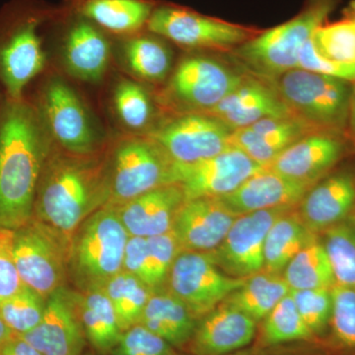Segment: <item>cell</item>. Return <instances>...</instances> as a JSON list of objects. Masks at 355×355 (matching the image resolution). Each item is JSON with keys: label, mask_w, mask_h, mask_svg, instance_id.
I'll return each mask as SVG.
<instances>
[{"label": "cell", "mask_w": 355, "mask_h": 355, "mask_svg": "<svg viewBox=\"0 0 355 355\" xmlns=\"http://www.w3.org/2000/svg\"><path fill=\"white\" fill-rule=\"evenodd\" d=\"M55 146L36 105L6 99L0 110V229L15 230L34 214L44 162Z\"/></svg>", "instance_id": "obj_1"}, {"label": "cell", "mask_w": 355, "mask_h": 355, "mask_svg": "<svg viewBox=\"0 0 355 355\" xmlns=\"http://www.w3.org/2000/svg\"><path fill=\"white\" fill-rule=\"evenodd\" d=\"M109 200L108 156L70 153L55 144L42 170L33 216L71 245L80 224Z\"/></svg>", "instance_id": "obj_2"}, {"label": "cell", "mask_w": 355, "mask_h": 355, "mask_svg": "<svg viewBox=\"0 0 355 355\" xmlns=\"http://www.w3.org/2000/svg\"><path fill=\"white\" fill-rule=\"evenodd\" d=\"M48 11L29 1L6 7L0 13V83L7 99L18 101L43 71L46 53L40 30Z\"/></svg>", "instance_id": "obj_3"}, {"label": "cell", "mask_w": 355, "mask_h": 355, "mask_svg": "<svg viewBox=\"0 0 355 355\" xmlns=\"http://www.w3.org/2000/svg\"><path fill=\"white\" fill-rule=\"evenodd\" d=\"M130 234L116 207L105 205L80 224L70 245L69 266L83 291L103 287L123 270Z\"/></svg>", "instance_id": "obj_4"}, {"label": "cell", "mask_w": 355, "mask_h": 355, "mask_svg": "<svg viewBox=\"0 0 355 355\" xmlns=\"http://www.w3.org/2000/svg\"><path fill=\"white\" fill-rule=\"evenodd\" d=\"M335 6L336 0H307L298 15L242 44L238 55L259 76L279 78L297 69L303 46L324 25Z\"/></svg>", "instance_id": "obj_5"}, {"label": "cell", "mask_w": 355, "mask_h": 355, "mask_svg": "<svg viewBox=\"0 0 355 355\" xmlns=\"http://www.w3.org/2000/svg\"><path fill=\"white\" fill-rule=\"evenodd\" d=\"M108 163L110 200L107 205L111 207L174 184V161L146 135L119 140L108 156Z\"/></svg>", "instance_id": "obj_6"}, {"label": "cell", "mask_w": 355, "mask_h": 355, "mask_svg": "<svg viewBox=\"0 0 355 355\" xmlns=\"http://www.w3.org/2000/svg\"><path fill=\"white\" fill-rule=\"evenodd\" d=\"M279 78L277 90L298 118L328 132H338L347 123L352 83L300 69Z\"/></svg>", "instance_id": "obj_7"}, {"label": "cell", "mask_w": 355, "mask_h": 355, "mask_svg": "<svg viewBox=\"0 0 355 355\" xmlns=\"http://www.w3.org/2000/svg\"><path fill=\"white\" fill-rule=\"evenodd\" d=\"M70 243L33 216L13 230V257L26 286L46 299L64 286L69 266Z\"/></svg>", "instance_id": "obj_8"}, {"label": "cell", "mask_w": 355, "mask_h": 355, "mask_svg": "<svg viewBox=\"0 0 355 355\" xmlns=\"http://www.w3.org/2000/svg\"><path fill=\"white\" fill-rule=\"evenodd\" d=\"M36 106L58 147L81 155L102 151L101 133L69 84L51 78L42 89Z\"/></svg>", "instance_id": "obj_9"}, {"label": "cell", "mask_w": 355, "mask_h": 355, "mask_svg": "<svg viewBox=\"0 0 355 355\" xmlns=\"http://www.w3.org/2000/svg\"><path fill=\"white\" fill-rule=\"evenodd\" d=\"M245 279L222 272L209 253L182 252L168 275V291L181 300L196 319L209 314L221 304Z\"/></svg>", "instance_id": "obj_10"}, {"label": "cell", "mask_w": 355, "mask_h": 355, "mask_svg": "<svg viewBox=\"0 0 355 355\" xmlns=\"http://www.w3.org/2000/svg\"><path fill=\"white\" fill-rule=\"evenodd\" d=\"M146 29L161 38L191 49H228L241 46L257 35L251 28L173 4L156 6Z\"/></svg>", "instance_id": "obj_11"}, {"label": "cell", "mask_w": 355, "mask_h": 355, "mask_svg": "<svg viewBox=\"0 0 355 355\" xmlns=\"http://www.w3.org/2000/svg\"><path fill=\"white\" fill-rule=\"evenodd\" d=\"M234 130L216 116L189 112L147 133L176 164L190 165L214 157L230 146Z\"/></svg>", "instance_id": "obj_12"}, {"label": "cell", "mask_w": 355, "mask_h": 355, "mask_svg": "<svg viewBox=\"0 0 355 355\" xmlns=\"http://www.w3.org/2000/svg\"><path fill=\"white\" fill-rule=\"evenodd\" d=\"M295 207H277L238 216L221 244L209 252L212 260L222 272L237 279H247L263 272L268 231L282 214Z\"/></svg>", "instance_id": "obj_13"}, {"label": "cell", "mask_w": 355, "mask_h": 355, "mask_svg": "<svg viewBox=\"0 0 355 355\" xmlns=\"http://www.w3.org/2000/svg\"><path fill=\"white\" fill-rule=\"evenodd\" d=\"M263 167L237 147L230 146L214 157L193 164L175 163L174 184L181 186L184 200L219 198L234 191Z\"/></svg>", "instance_id": "obj_14"}, {"label": "cell", "mask_w": 355, "mask_h": 355, "mask_svg": "<svg viewBox=\"0 0 355 355\" xmlns=\"http://www.w3.org/2000/svg\"><path fill=\"white\" fill-rule=\"evenodd\" d=\"M243 79L244 76L212 58H187L173 74L169 92L184 108L207 113L239 86Z\"/></svg>", "instance_id": "obj_15"}, {"label": "cell", "mask_w": 355, "mask_h": 355, "mask_svg": "<svg viewBox=\"0 0 355 355\" xmlns=\"http://www.w3.org/2000/svg\"><path fill=\"white\" fill-rule=\"evenodd\" d=\"M43 355H81L86 345L79 317L78 293L60 287L46 301L41 322L21 336Z\"/></svg>", "instance_id": "obj_16"}, {"label": "cell", "mask_w": 355, "mask_h": 355, "mask_svg": "<svg viewBox=\"0 0 355 355\" xmlns=\"http://www.w3.org/2000/svg\"><path fill=\"white\" fill-rule=\"evenodd\" d=\"M237 216L217 198L184 200L172 226L181 253L214 251L223 241Z\"/></svg>", "instance_id": "obj_17"}, {"label": "cell", "mask_w": 355, "mask_h": 355, "mask_svg": "<svg viewBox=\"0 0 355 355\" xmlns=\"http://www.w3.org/2000/svg\"><path fill=\"white\" fill-rule=\"evenodd\" d=\"M345 153V144L336 132H315L287 147L268 169L299 183L315 184L323 179Z\"/></svg>", "instance_id": "obj_18"}, {"label": "cell", "mask_w": 355, "mask_h": 355, "mask_svg": "<svg viewBox=\"0 0 355 355\" xmlns=\"http://www.w3.org/2000/svg\"><path fill=\"white\" fill-rule=\"evenodd\" d=\"M258 323L245 313L221 303L200 318L187 347L193 355H229L253 342Z\"/></svg>", "instance_id": "obj_19"}, {"label": "cell", "mask_w": 355, "mask_h": 355, "mask_svg": "<svg viewBox=\"0 0 355 355\" xmlns=\"http://www.w3.org/2000/svg\"><path fill=\"white\" fill-rule=\"evenodd\" d=\"M313 186L282 176L265 166L219 200L236 216H241L259 210L298 207Z\"/></svg>", "instance_id": "obj_20"}, {"label": "cell", "mask_w": 355, "mask_h": 355, "mask_svg": "<svg viewBox=\"0 0 355 355\" xmlns=\"http://www.w3.org/2000/svg\"><path fill=\"white\" fill-rule=\"evenodd\" d=\"M207 114L216 116L233 130L270 118L293 116L279 91L259 79L244 77L228 96Z\"/></svg>", "instance_id": "obj_21"}, {"label": "cell", "mask_w": 355, "mask_h": 355, "mask_svg": "<svg viewBox=\"0 0 355 355\" xmlns=\"http://www.w3.org/2000/svg\"><path fill=\"white\" fill-rule=\"evenodd\" d=\"M69 17L64 30V60L72 76L96 83L108 67L109 40L105 32L90 21L67 8Z\"/></svg>", "instance_id": "obj_22"}, {"label": "cell", "mask_w": 355, "mask_h": 355, "mask_svg": "<svg viewBox=\"0 0 355 355\" xmlns=\"http://www.w3.org/2000/svg\"><path fill=\"white\" fill-rule=\"evenodd\" d=\"M315 132L321 130L295 114L265 119L234 130L231 135L230 146L237 147L259 164L266 166L292 144Z\"/></svg>", "instance_id": "obj_23"}, {"label": "cell", "mask_w": 355, "mask_h": 355, "mask_svg": "<svg viewBox=\"0 0 355 355\" xmlns=\"http://www.w3.org/2000/svg\"><path fill=\"white\" fill-rule=\"evenodd\" d=\"M184 202L181 186L172 184L114 207L130 236L148 238L171 231L178 210Z\"/></svg>", "instance_id": "obj_24"}, {"label": "cell", "mask_w": 355, "mask_h": 355, "mask_svg": "<svg viewBox=\"0 0 355 355\" xmlns=\"http://www.w3.org/2000/svg\"><path fill=\"white\" fill-rule=\"evenodd\" d=\"M355 205V179L349 172L323 178L306 193L298 214L313 232H324L347 218Z\"/></svg>", "instance_id": "obj_25"}, {"label": "cell", "mask_w": 355, "mask_h": 355, "mask_svg": "<svg viewBox=\"0 0 355 355\" xmlns=\"http://www.w3.org/2000/svg\"><path fill=\"white\" fill-rule=\"evenodd\" d=\"M69 10L103 31L132 36L146 29L156 6L153 0H67Z\"/></svg>", "instance_id": "obj_26"}, {"label": "cell", "mask_w": 355, "mask_h": 355, "mask_svg": "<svg viewBox=\"0 0 355 355\" xmlns=\"http://www.w3.org/2000/svg\"><path fill=\"white\" fill-rule=\"evenodd\" d=\"M139 324L182 349L190 343L198 320L189 308L169 291H154L142 312Z\"/></svg>", "instance_id": "obj_27"}, {"label": "cell", "mask_w": 355, "mask_h": 355, "mask_svg": "<svg viewBox=\"0 0 355 355\" xmlns=\"http://www.w3.org/2000/svg\"><path fill=\"white\" fill-rule=\"evenodd\" d=\"M78 309L86 340L99 354H111L123 331L103 287L78 293Z\"/></svg>", "instance_id": "obj_28"}, {"label": "cell", "mask_w": 355, "mask_h": 355, "mask_svg": "<svg viewBox=\"0 0 355 355\" xmlns=\"http://www.w3.org/2000/svg\"><path fill=\"white\" fill-rule=\"evenodd\" d=\"M318 237L292 209L272 224L265 243L263 272L282 275L289 261L312 240Z\"/></svg>", "instance_id": "obj_29"}, {"label": "cell", "mask_w": 355, "mask_h": 355, "mask_svg": "<svg viewBox=\"0 0 355 355\" xmlns=\"http://www.w3.org/2000/svg\"><path fill=\"white\" fill-rule=\"evenodd\" d=\"M289 291L284 275L263 270L245 279L244 284L222 303L241 311L259 323Z\"/></svg>", "instance_id": "obj_30"}, {"label": "cell", "mask_w": 355, "mask_h": 355, "mask_svg": "<svg viewBox=\"0 0 355 355\" xmlns=\"http://www.w3.org/2000/svg\"><path fill=\"white\" fill-rule=\"evenodd\" d=\"M282 275L291 291L331 288L335 286L330 260L319 237L306 245L289 261Z\"/></svg>", "instance_id": "obj_31"}, {"label": "cell", "mask_w": 355, "mask_h": 355, "mask_svg": "<svg viewBox=\"0 0 355 355\" xmlns=\"http://www.w3.org/2000/svg\"><path fill=\"white\" fill-rule=\"evenodd\" d=\"M123 53L130 70L146 80H163L171 69V51L153 33L128 36Z\"/></svg>", "instance_id": "obj_32"}, {"label": "cell", "mask_w": 355, "mask_h": 355, "mask_svg": "<svg viewBox=\"0 0 355 355\" xmlns=\"http://www.w3.org/2000/svg\"><path fill=\"white\" fill-rule=\"evenodd\" d=\"M103 289L113 305L123 331L139 323L142 312L154 291L139 277L125 270L111 277Z\"/></svg>", "instance_id": "obj_33"}, {"label": "cell", "mask_w": 355, "mask_h": 355, "mask_svg": "<svg viewBox=\"0 0 355 355\" xmlns=\"http://www.w3.org/2000/svg\"><path fill=\"white\" fill-rule=\"evenodd\" d=\"M323 245L335 284L355 289V214L324 231Z\"/></svg>", "instance_id": "obj_34"}, {"label": "cell", "mask_w": 355, "mask_h": 355, "mask_svg": "<svg viewBox=\"0 0 355 355\" xmlns=\"http://www.w3.org/2000/svg\"><path fill=\"white\" fill-rule=\"evenodd\" d=\"M313 336L289 293L261 321L260 345L263 347L309 340Z\"/></svg>", "instance_id": "obj_35"}, {"label": "cell", "mask_w": 355, "mask_h": 355, "mask_svg": "<svg viewBox=\"0 0 355 355\" xmlns=\"http://www.w3.org/2000/svg\"><path fill=\"white\" fill-rule=\"evenodd\" d=\"M46 301V299L25 286L0 304V320L16 335H25L41 322Z\"/></svg>", "instance_id": "obj_36"}, {"label": "cell", "mask_w": 355, "mask_h": 355, "mask_svg": "<svg viewBox=\"0 0 355 355\" xmlns=\"http://www.w3.org/2000/svg\"><path fill=\"white\" fill-rule=\"evenodd\" d=\"M114 104L121 123L130 130H144L153 120V102L139 84L130 80L119 83L114 93Z\"/></svg>", "instance_id": "obj_37"}, {"label": "cell", "mask_w": 355, "mask_h": 355, "mask_svg": "<svg viewBox=\"0 0 355 355\" xmlns=\"http://www.w3.org/2000/svg\"><path fill=\"white\" fill-rule=\"evenodd\" d=\"M313 42L322 57L342 64H355V23L349 18L322 26L315 33Z\"/></svg>", "instance_id": "obj_38"}, {"label": "cell", "mask_w": 355, "mask_h": 355, "mask_svg": "<svg viewBox=\"0 0 355 355\" xmlns=\"http://www.w3.org/2000/svg\"><path fill=\"white\" fill-rule=\"evenodd\" d=\"M147 240L146 284L153 291H159L167 282L173 263L181 253L176 237L171 231L153 236Z\"/></svg>", "instance_id": "obj_39"}, {"label": "cell", "mask_w": 355, "mask_h": 355, "mask_svg": "<svg viewBox=\"0 0 355 355\" xmlns=\"http://www.w3.org/2000/svg\"><path fill=\"white\" fill-rule=\"evenodd\" d=\"M331 292L333 335L342 347L355 349V289L335 284Z\"/></svg>", "instance_id": "obj_40"}, {"label": "cell", "mask_w": 355, "mask_h": 355, "mask_svg": "<svg viewBox=\"0 0 355 355\" xmlns=\"http://www.w3.org/2000/svg\"><path fill=\"white\" fill-rule=\"evenodd\" d=\"M331 288L291 291L292 299L305 324L314 335L323 333L331 321Z\"/></svg>", "instance_id": "obj_41"}, {"label": "cell", "mask_w": 355, "mask_h": 355, "mask_svg": "<svg viewBox=\"0 0 355 355\" xmlns=\"http://www.w3.org/2000/svg\"><path fill=\"white\" fill-rule=\"evenodd\" d=\"M111 355H175L174 347L141 324L121 334Z\"/></svg>", "instance_id": "obj_42"}, {"label": "cell", "mask_w": 355, "mask_h": 355, "mask_svg": "<svg viewBox=\"0 0 355 355\" xmlns=\"http://www.w3.org/2000/svg\"><path fill=\"white\" fill-rule=\"evenodd\" d=\"M297 69L355 83V64H342L322 57L315 48L313 38L303 46L299 55Z\"/></svg>", "instance_id": "obj_43"}, {"label": "cell", "mask_w": 355, "mask_h": 355, "mask_svg": "<svg viewBox=\"0 0 355 355\" xmlns=\"http://www.w3.org/2000/svg\"><path fill=\"white\" fill-rule=\"evenodd\" d=\"M25 286L13 257V230L0 229V304Z\"/></svg>", "instance_id": "obj_44"}, {"label": "cell", "mask_w": 355, "mask_h": 355, "mask_svg": "<svg viewBox=\"0 0 355 355\" xmlns=\"http://www.w3.org/2000/svg\"><path fill=\"white\" fill-rule=\"evenodd\" d=\"M123 270L135 275L146 284L147 279V240L139 236H130L125 256Z\"/></svg>", "instance_id": "obj_45"}, {"label": "cell", "mask_w": 355, "mask_h": 355, "mask_svg": "<svg viewBox=\"0 0 355 355\" xmlns=\"http://www.w3.org/2000/svg\"><path fill=\"white\" fill-rule=\"evenodd\" d=\"M0 355H43L25 338L13 335L0 347Z\"/></svg>", "instance_id": "obj_46"}, {"label": "cell", "mask_w": 355, "mask_h": 355, "mask_svg": "<svg viewBox=\"0 0 355 355\" xmlns=\"http://www.w3.org/2000/svg\"><path fill=\"white\" fill-rule=\"evenodd\" d=\"M350 130L355 135V83L352 86V99H350L349 118H347Z\"/></svg>", "instance_id": "obj_47"}, {"label": "cell", "mask_w": 355, "mask_h": 355, "mask_svg": "<svg viewBox=\"0 0 355 355\" xmlns=\"http://www.w3.org/2000/svg\"><path fill=\"white\" fill-rule=\"evenodd\" d=\"M13 335H15V334L0 320V347Z\"/></svg>", "instance_id": "obj_48"}, {"label": "cell", "mask_w": 355, "mask_h": 355, "mask_svg": "<svg viewBox=\"0 0 355 355\" xmlns=\"http://www.w3.org/2000/svg\"><path fill=\"white\" fill-rule=\"evenodd\" d=\"M349 19L354 21L355 23V1L349 6L347 10V17Z\"/></svg>", "instance_id": "obj_49"}, {"label": "cell", "mask_w": 355, "mask_h": 355, "mask_svg": "<svg viewBox=\"0 0 355 355\" xmlns=\"http://www.w3.org/2000/svg\"><path fill=\"white\" fill-rule=\"evenodd\" d=\"M0 110H1V108H0Z\"/></svg>", "instance_id": "obj_50"}]
</instances>
